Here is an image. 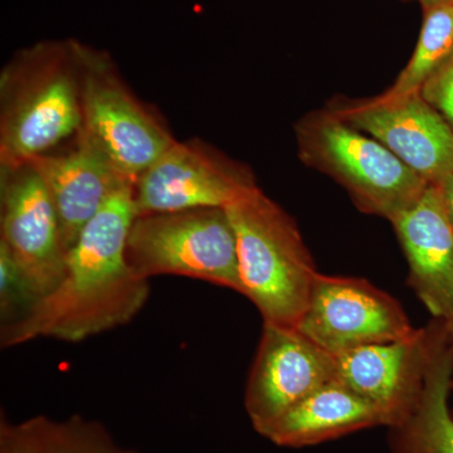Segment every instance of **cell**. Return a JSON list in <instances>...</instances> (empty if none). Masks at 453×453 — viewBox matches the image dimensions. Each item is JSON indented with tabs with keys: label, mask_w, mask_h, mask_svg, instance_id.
Here are the masks:
<instances>
[{
	"label": "cell",
	"mask_w": 453,
	"mask_h": 453,
	"mask_svg": "<svg viewBox=\"0 0 453 453\" xmlns=\"http://www.w3.org/2000/svg\"><path fill=\"white\" fill-rule=\"evenodd\" d=\"M127 257L136 275L145 280L189 277L242 294L237 238L226 208L135 217Z\"/></svg>",
	"instance_id": "cell-4"
},
{
	"label": "cell",
	"mask_w": 453,
	"mask_h": 453,
	"mask_svg": "<svg viewBox=\"0 0 453 453\" xmlns=\"http://www.w3.org/2000/svg\"><path fill=\"white\" fill-rule=\"evenodd\" d=\"M246 169L201 139L175 140L134 183L136 217L226 208L256 188Z\"/></svg>",
	"instance_id": "cell-8"
},
{
	"label": "cell",
	"mask_w": 453,
	"mask_h": 453,
	"mask_svg": "<svg viewBox=\"0 0 453 453\" xmlns=\"http://www.w3.org/2000/svg\"><path fill=\"white\" fill-rule=\"evenodd\" d=\"M40 296L33 288L16 259L0 243V318L2 325L16 323L25 318Z\"/></svg>",
	"instance_id": "cell-19"
},
{
	"label": "cell",
	"mask_w": 453,
	"mask_h": 453,
	"mask_svg": "<svg viewBox=\"0 0 453 453\" xmlns=\"http://www.w3.org/2000/svg\"><path fill=\"white\" fill-rule=\"evenodd\" d=\"M377 426H383L380 412L335 380L294 405L264 437L277 446L300 449Z\"/></svg>",
	"instance_id": "cell-15"
},
{
	"label": "cell",
	"mask_w": 453,
	"mask_h": 453,
	"mask_svg": "<svg viewBox=\"0 0 453 453\" xmlns=\"http://www.w3.org/2000/svg\"><path fill=\"white\" fill-rule=\"evenodd\" d=\"M336 371V357L297 327L265 323L244 395L255 431L264 436L294 405L335 381Z\"/></svg>",
	"instance_id": "cell-10"
},
{
	"label": "cell",
	"mask_w": 453,
	"mask_h": 453,
	"mask_svg": "<svg viewBox=\"0 0 453 453\" xmlns=\"http://www.w3.org/2000/svg\"><path fill=\"white\" fill-rule=\"evenodd\" d=\"M442 323L443 327H445L447 345H449V353H451L453 359V311L446 320H442Z\"/></svg>",
	"instance_id": "cell-23"
},
{
	"label": "cell",
	"mask_w": 453,
	"mask_h": 453,
	"mask_svg": "<svg viewBox=\"0 0 453 453\" xmlns=\"http://www.w3.org/2000/svg\"><path fill=\"white\" fill-rule=\"evenodd\" d=\"M0 453H38L4 417L0 423Z\"/></svg>",
	"instance_id": "cell-21"
},
{
	"label": "cell",
	"mask_w": 453,
	"mask_h": 453,
	"mask_svg": "<svg viewBox=\"0 0 453 453\" xmlns=\"http://www.w3.org/2000/svg\"><path fill=\"white\" fill-rule=\"evenodd\" d=\"M419 94L453 129V52L422 86Z\"/></svg>",
	"instance_id": "cell-20"
},
{
	"label": "cell",
	"mask_w": 453,
	"mask_h": 453,
	"mask_svg": "<svg viewBox=\"0 0 453 453\" xmlns=\"http://www.w3.org/2000/svg\"><path fill=\"white\" fill-rule=\"evenodd\" d=\"M429 357V327L408 338L357 348L336 357V380L369 402L384 427L410 418L425 388Z\"/></svg>",
	"instance_id": "cell-12"
},
{
	"label": "cell",
	"mask_w": 453,
	"mask_h": 453,
	"mask_svg": "<svg viewBox=\"0 0 453 453\" xmlns=\"http://www.w3.org/2000/svg\"><path fill=\"white\" fill-rule=\"evenodd\" d=\"M297 329L335 357L405 339L417 330L402 306L371 282L321 273Z\"/></svg>",
	"instance_id": "cell-7"
},
{
	"label": "cell",
	"mask_w": 453,
	"mask_h": 453,
	"mask_svg": "<svg viewBox=\"0 0 453 453\" xmlns=\"http://www.w3.org/2000/svg\"><path fill=\"white\" fill-rule=\"evenodd\" d=\"M0 235L40 300L55 290L68 250L49 189L31 162L0 168Z\"/></svg>",
	"instance_id": "cell-9"
},
{
	"label": "cell",
	"mask_w": 453,
	"mask_h": 453,
	"mask_svg": "<svg viewBox=\"0 0 453 453\" xmlns=\"http://www.w3.org/2000/svg\"><path fill=\"white\" fill-rule=\"evenodd\" d=\"M16 426L38 453H136L119 446L101 423L79 414L65 421L37 416Z\"/></svg>",
	"instance_id": "cell-17"
},
{
	"label": "cell",
	"mask_w": 453,
	"mask_h": 453,
	"mask_svg": "<svg viewBox=\"0 0 453 453\" xmlns=\"http://www.w3.org/2000/svg\"><path fill=\"white\" fill-rule=\"evenodd\" d=\"M451 388H452V393H453V378H452V386H451ZM452 410V414H453V408H451Z\"/></svg>",
	"instance_id": "cell-25"
},
{
	"label": "cell",
	"mask_w": 453,
	"mask_h": 453,
	"mask_svg": "<svg viewBox=\"0 0 453 453\" xmlns=\"http://www.w3.org/2000/svg\"><path fill=\"white\" fill-rule=\"evenodd\" d=\"M81 125L74 40L41 41L18 50L0 73V168L53 151Z\"/></svg>",
	"instance_id": "cell-2"
},
{
	"label": "cell",
	"mask_w": 453,
	"mask_h": 453,
	"mask_svg": "<svg viewBox=\"0 0 453 453\" xmlns=\"http://www.w3.org/2000/svg\"><path fill=\"white\" fill-rule=\"evenodd\" d=\"M134 184L116 193L83 226L68 251L64 279L31 311L2 325L3 348L31 340H82L127 325L144 308L149 280L136 275L127 257V243L135 219Z\"/></svg>",
	"instance_id": "cell-1"
},
{
	"label": "cell",
	"mask_w": 453,
	"mask_h": 453,
	"mask_svg": "<svg viewBox=\"0 0 453 453\" xmlns=\"http://www.w3.org/2000/svg\"><path fill=\"white\" fill-rule=\"evenodd\" d=\"M431 357L425 388L407 421L389 428L392 453H453V359L447 345L442 320L428 325Z\"/></svg>",
	"instance_id": "cell-16"
},
{
	"label": "cell",
	"mask_w": 453,
	"mask_h": 453,
	"mask_svg": "<svg viewBox=\"0 0 453 453\" xmlns=\"http://www.w3.org/2000/svg\"><path fill=\"white\" fill-rule=\"evenodd\" d=\"M395 154L427 183L453 174V129L419 92L366 101L335 112Z\"/></svg>",
	"instance_id": "cell-11"
},
{
	"label": "cell",
	"mask_w": 453,
	"mask_h": 453,
	"mask_svg": "<svg viewBox=\"0 0 453 453\" xmlns=\"http://www.w3.org/2000/svg\"><path fill=\"white\" fill-rule=\"evenodd\" d=\"M442 196L443 204H445L447 216L451 220L453 226V174L449 175L437 183Z\"/></svg>",
	"instance_id": "cell-22"
},
{
	"label": "cell",
	"mask_w": 453,
	"mask_h": 453,
	"mask_svg": "<svg viewBox=\"0 0 453 453\" xmlns=\"http://www.w3.org/2000/svg\"><path fill=\"white\" fill-rule=\"evenodd\" d=\"M31 163L49 189L68 251L105 203L134 184L80 130L65 151H50Z\"/></svg>",
	"instance_id": "cell-13"
},
{
	"label": "cell",
	"mask_w": 453,
	"mask_h": 453,
	"mask_svg": "<svg viewBox=\"0 0 453 453\" xmlns=\"http://www.w3.org/2000/svg\"><path fill=\"white\" fill-rule=\"evenodd\" d=\"M226 211L237 238L242 295L265 323L297 327L319 273L294 220L258 187Z\"/></svg>",
	"instance_id": "cell-3"
},
{
	"label": "cell",
	"mask_w": 453,
	"mask_h": 453,
	"mask_svg": "<svg viewBox=\"0 0 453 453\" xmlns=\"http://www.w3.org/2000/svg\"><path fill=\"white\" fill-rule=\"evenodd\" d=\"M74 49L81 76L80 131L135 183L175 139L157 112L131 91L106 50L77 40Z\"/></svg>",
	"instance_id": "cell-5"
},
{
	"label": "cell",
	"mask_w": 453,
	"mask_h": 453,
	"mask_svg": "<svg viewBox=\"0 0 453 453\" xmlns=\"http://www.w3.org/2000/svg\"><path fill=\"white\" fill-rule=\"evenodd\" d=\"M427 3L428 7L434 4H440V3H453V0H425Z\"/></svg>",
	"instance_id": "cell-24"
},
{
	"label": "cell",
	"mask_w": 453,
	"mask_h": 453,
	"mask_svg": "<svg viewBox=\"0 0 453 453\" xmlns=\"http://www.w3.org/2000/svg\"><path fill=\"white\" fill-rule=\"evenodd\" d=\"M299 138L306 160L338 179L369 213L395 219L429 184L386 145L336 113L305 122Z\"/></svg>",
	"instance_id": "cell-6"
},
{
	"label": "cell",
	"mask_w": 453,
	"mask_h": 453,
	"mask_svg": "<svg viewBox=\"0 0 453 453\" xmlns=\"http://www.w3.org/2000/svg\"><path fill=\"white\" fill-rule=\"evenodd\" d=\"M453 52V3L427 8L412 58L383 96L401 97L421 91L422 86Z\"/></svg>",
	"instance_id": "cell-18"
},
{
	"label": "cell",
	"mask_w": 453,
	"mask_h": 453,
	"mask_svg": "<svg viewBox=\"0 0 453 453\" xmlns=\"http://www.w3.org/2000/svg\"><path fill=\"white\" fill-rule=\"evenodd\" d=\"M410 265V285L432 316L453 311V226L437 184L390 219Z\"/></svg>",
	"instance_id": "cell-14"
}]
</instances>
